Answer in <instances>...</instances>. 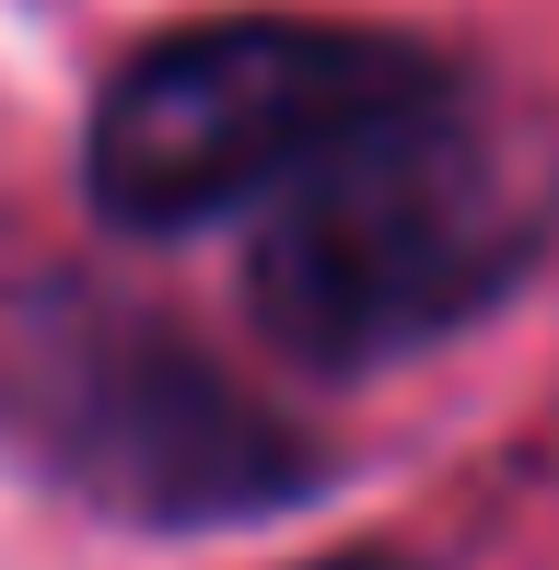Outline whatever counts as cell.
I'll list each match as a JSON object with an SVG mask.
<instances>
[{
	"label": "cell",
	"instance_id": "cell-1",
	"mask_svg": "<svg viewBox=\"0 0 559 570\" xmlns=\"http://www.w3.org/2000/svg\"><path fill=\"white\" fill-rule=\"evenodd\" d=\"M559 245V128L454 70L431 106L292 187L245 245V315L303 373H396L501 315Z\"/></svg>",
	"mask_w": 559,
	"mask_h": 570
},
{
	"label": "cell",
	"instance_id": "cell-2",
	"mask_svg": "<svg viewBox=\"0 0 559 570\" xmlns=\"http://www.w3.org/2000/svg\"><path fill=\"white\" fill-rule=\"evenodd\" d=\"M0 443L59 501L140 535H222L326 501L339 454L222 373L164 303L94 268L0 279Z\"/></svg>",
	"mask_w": 559,
	"mask_h": 570
},
{
	"label": "cell",
	"instance_id": "cell-3",
	"mask_svg": "<svg viewBox=\"0 0 559 570\" xmlns=\"http://www.w3.org/2000/svg\"><path fill=\"white\" fill-rule=\"evenodd\" d=\"M454 82L443 47L339 12H210L117 59L82 128V187L117 233H198L280 210L339 151Z\"/></svg>",
	"mask_w": 559,
	"mask_h": 570
},
{
	"label": "cell",
	"instance_id": "cell-4",
	"mask_svg": "<svg viewBox=\"0 0 559 570\" xmlns=\"http://www.w3.org/2000/svg\"><path fill=\"white\" fill-rule=\"evenodd\" d=\"M326 570H396V559H326Z\"/></svg>",
	"mask_w": 559,
	"mask_h": 570
}]
</instances>
